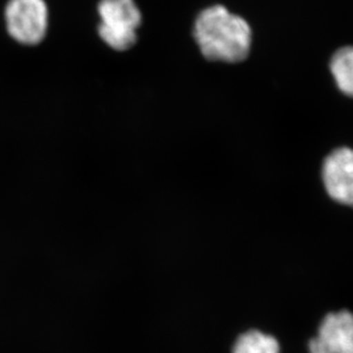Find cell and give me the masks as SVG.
<instances>
[{
  "mask_svg": "<svg viewBox=\"0 0 353 353\" xmlns=\"http://www.w3.org/2000/svg\"><path fill=\"white\" fill-rule=\"evenodd\" d=\"M323 353H353V319L350 312L341 311L325 316L318 337L310 341Z\"/></svg>",
  "mask_w": 353,
  "mask_h": 353,
  "instance_id": "5",
  "label": "cell"
},
{
  "mask_svg": "<svg viewBox=\"0 0 353 353\" xmlns=\"http://www.w3.org/2000/svg\"><path fill=\"white\" fill-rule=\"evenodd\" d=\"M353 50L343 47L334 54L330 61V71L342 93L351 97L353 93Z\"/></svg>",
  "mask_w": 353,
  "mask_h": 353,
  "instance_id": "6",
  "label": "cell"
},
{
  "mask_svg": "<svg viewBox=\"0 0 353 353\" xmlns=\"http://www.w3.org/2000/svg\"><path fill=\"white\" fill-rule=\"evenodd\" d=\"M323 180L327 194L343 205L353 201V154L349 148L334 150L323 167Z\"/></svg>",
  "mask_w": 353,
  "mask_h": 353,
  "instance_id": "4",
  "label": "cell"
},
{
  "mask_svg": "<svg viewBox=\"0 0 353 353\" xmlns=\"http://www.w3.org/2000/svg\"><path fill=\"white\" fill-rule=\"evenodd\" d=\"M194 36L207 60L238 63L250 55L253 34L245 19L215 5L196 17Z\"/></svg>",
  "mask_w": 353,
  "mask_h": 353,
  "instance_id": "1",
  "label": "cell"
},
{
  "mask_svg": "<svg viewBox=\"0 0 353 353\" xmlns=\"http://www.w3.org/2000/svg\"><path fill=\"white\" fill-rule=\"evenodd\" d=\"M99 14V34L104 43L116 50H127L135 45L142 14L134 0H102Z\"/></svg>",
  "mask_w": 353,
  "mask_h": 353,
  "instance_id": "2",
  "label": "cell"
},
{
  "mask_svg": "<svg viewBox=\"0 0 353 353\" xmlns=\"http://www.w3.org/2000/svg\"><path fill=\"white\" fill-rule=\"evenodd\" d=\"M10 37L22 45H37L48 28V10L43 0H10L5 10Z\"/></svg>",
  "mask_w": 353,
  "mask_h": 353,
  "instance_id": "3",
  "label": "cell"
},
{
  "mask_svg": "<svg viewBox=\"0 0 353 353\" xmlns=\"http://www.w3.org/2000/svg\"><path fill=\"white\" fill-rule=\"evenodd\" d=\"M234 353H280V347L274 336L250 330L236 340Z\"/></svg>",
  "mask_w": 353,
  "mask_h": 353,
  "instance_id": "7",
  "label": "cell"
}]
</instances>
